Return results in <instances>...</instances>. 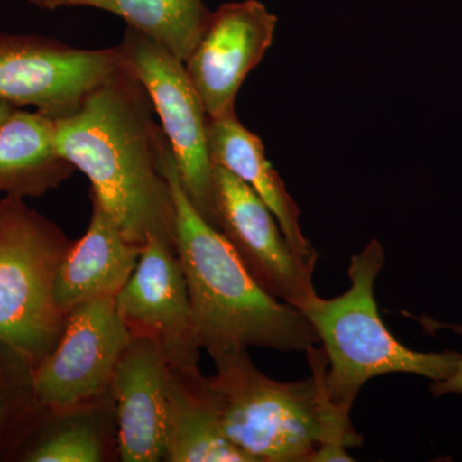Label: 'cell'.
<instances>
[{"label": "cell", "mask_w": 462, "mask_h": 462, "mask_svg": "<svg viewBox=\"0 0 462 462\" xmlns=\"http://www.w3.org/2000/svg\"><path fill=\"white\" fill-rule=\"evenodd\" d=\"M144 85L125 65L91 91L81 107L56 120V148L89 179L90 197L125 238L153 236L176 252V208L163 166L162 127Z\"/></svg>", "instance_id": "cell-1"}, {"label": "cell", "mask_w": 462, "mask_h": 462, "mask_svg": "<svg viewBox=\"0 0 462 462\" xmlns=\"http://www.w3.org/2000/svg\"><path fill=\"white\" fill-rule=\"evenodd\" d=\"M161 153L175 202L176 254L202 348L239 345L306 352L318 345V334L309 319L264 291L223 233L191 205L166 136Z\"/></svg>", "instance_id": "cell-2"}, {"label": "cell", "mask_w": 462, "mask_h": 462, "mask_svg": "<svg viewBox=\"0 0 462 462\" xmlns=\"http://www.w3.org/2000/svg\"><path fill=\"white\" fill-rule=\"evenodd\" d=\"M207 352L216 367L211 383L225 434L249 462H310L351 419L325 391L328 358L322 348L306 349L311 378L300 382L264 375L248 346L221 345Z\"/></svg>", "instance_id": "cell-3"}, {"label": "cell", "mask_w": 462, "mask_h": 462, "mask_svg": "<svg viewBox=\"0 0 462 462\" xmlns=\"http://www.w3.org/2000/svg\"><path fill=\"white\" fill-rule=\"evenodd\" d=\"M384 263L382 245L370 240L351 258L348 291L330 300L316 294L300 311L311 322L327 355L328 397L346 416L361 388L376 376L403 373L442 382L455 373L461 360L457 352L413 351L388 329L374 291Z\"/></svg>", "instance_id": "cell-4"}, {"label": "cell", "mask_w": 462, "mask_h": 462, "mask_svg": "<svg viewBox=\"0 0 462 462\" xmlns=\"http://www.w3.org/2000/svg\"><path fill=\"white\" fill-rule=\"evenodd\" d=\"M71 243L25 199H0V342L33 367L51 354L65 327L54 282Z\"/></svg>", "instance_id": "cell-5"}, {"label": "cell", "mask_w": 462, "mask_h": 462, "mask_svg": "<svg viewBox=\"0 0 462 462\" xmlns=\"http://www.w3.org/2000/svg\"><path fill=\"white\" fill-rule=\"evenodd\" d=\"M118 48L125 65L151 97L188 199L207 223L217 229L207 115L184 62L160 42L129 26Z\"/></svg>", "instance_id": "cell-6"}, {"label": "cell", "mask_w": 462, "mask_h": 462, "mask_svg": "<svg viewBox=\"0 0 462 462\" xmlns=\"http://www.w3.org/2000/svg\"><path fill=\"white\" fill-rule=\"evenodd\" d=\"M121 66L118 45L80 50L47 36L0 33V103L60 120Z\"/></svg>", "instance_id": "cell-7"}, {"label": "cell", "mask_w": 462, "mask_h": 462, "mask_svg": "<svg viewBox=\"0 0 462 462\" xmlns=\"http://www.w3.org/2000/svg\"><path fill=\"white\" fill-rule=\"evenodd\" d=\"M130 339L116 297L76 306L66 315L57 345L35 367L39 404L67 410L106 396Z\"/></svg>", "instance_id": "cell-8"}, {"label": "cell", "mask_w": 462, "mask_h": 462, "mask_svg": "<svg viewBox=\"0 0 462 462\" xmlns=\"http://www.w3.org/2000/svg\"><path fill=\"white\" fill-rule=\"evenodd\" d=\"M216 226L258 284L302 311L316 296L312 275L289 245L269 207L245 182L214 166Z\"/></svg>", "instance_id": "cell-9"}, {"label": "cell", "mask_w": 462, "mask_h": 462, "mask_svg": "<svg viewBox=\"0 0 462 462\" xmlns=\"http://www.w3.org/2000/svg\"><path fill=\"white\" fill-rule=\"evenodd\" d=\"M132 336L156 340L173 369H199L200 340L178 254L148 236L129 282L116 296Z\"/></svg>", "instance_id": "cell-10"}, {"label": "cell", "mask_w": 462, "mask_h": 462, "mask_svg": "<svg viewBox=\"0 0 462 462\" xmlns=\"http://www.w3.org/2000/svg\"><path fill=\"white\" fill-rule=\"evenodd\" d=\"M276 23L278 18L257 0L225 3L212 12L184 60L207 117L236 114L240 87L272 47Z\"/></svg>", "instance_id": "cell-11"}, {"label": "cell", "mask_w": 462, "mask_h": 462, "mask_svg": "<svg viewBox=\"0 0 462 462\" xmlns=\"http://www.w3.org/2000/svg\"><path fill=\"white\" fill-rule=\"evenodd\" d=\"M171 366L156 340L132 336L111 384L117 457L165 461Z\"/></svg>", "instance_id": "cell-12"}, {"label": "cell", "mask_w": 462, "mask_h": 462, "mask_svg": "<svg viewBox=\"0 0 462 462\" xmlns=\"http://www.w3.org/2000/svg\"><path fill=\"white\" fill-rule=\"evenodd\" d=\"M90 200L89 227L67 249L54 282V302L65 316L81 303L117 296L143 251L125 238L98 200Z\"/></svg>", "instance_id": "cell-13"}, {"label": "cell", "mask_w": 462, "mask_h": 462, "mask_svg": "<svg viewBox=\"0 0 462 462\" xmlns=\"http://www.w3.org/2000/svg\"><path fill=\"white\" fill-rule=\"evenodd\" d=\"M206 133L212 165L227 170L260 197L273 212L294 254L315 272L319 256L300 227V208L267 160L261 139L243 126L236 114L207 117Z\"/></svg>", "instance_id": "cell-14"}, {"label": "cell", "mask_w": 462, "mask_h": 462, "mask_svg": "<svg viewBox=\"0 0 462 462\" xmlns=\"http://www.w3.org/2000/svg\"><path fill=\"white\" fill-rule=\"evenodd\" d=\"M117 451L111 391L93 402L67 410L39 407L9 460L103 462Z\"/></svg>", "instance_id": "cell-15"}, {"label": "cell", "mask_w": 462, "mask_h": 462, "mask_svg": "<svg viewBox=\"0 0 462 462\" xmlns=\"http://www.w3.org/2000/svg\"><path fill=\"white\" fill-rule=\"evenodd\" d=\"M165 462H249L227 439L220 406L199 369H173Z\"/></svg>", "instance_id": "cell-16"}, {"label": "cell", "mask_w": 462, "mask_h": 462, "mask_svg": "<svg viewBox=\"0 0 462 462\" xmlns=\"http://www.w3.org/2000/svg\"><path fill=\"white\" fill-rule=\"evenodd\" d=\"M56 120L17 108L0 126V194L36 199L69 180L75 167L56 148Z\"/></svg>", "instance_id": "cell-17"}, {"label": "cell", "mask_w": 462, "mask_h": 462, "mask_svg": "<svg viewBox=\"0 0 462 462\" xmlns=\"http://www.w3.org/2000/svg\"><path fill=\"white\" fill-rule=\"evenodd\" d=\"M35 7L54 11L91 7L124 18L127 26L160 42L184 62L208 25L212 12L202 0H29Z\"/></svg>", "instance_id": "cell-18"}, {"label": "cell", "mask_w": 462, "mask_h": 462, "mask_svg": "<svg viewBox=\"0 0 462 462\" xmlns=\"http://www.w3.org/2000/svg\"><path fill=\"white\" fill-rule=\"evenodd\" d=\"M39 407L35 367L14 346L0 342V460H9Z\"/></svg>", "instance_id": "cell-19"}, {"label": "cell", "mask_w": 462, "mask_h": 462, "mask_svg": "<svg viewBox=\"0 0 462 462\" xmlns=\"http://www.w3.org/2000/svg\"><path fill=\"white\" fill-rule=\"evenodd\" d=\"M418 320L421 322L422 327L425 328L428 333H433V331L445 329L446 328V329L454 330L455 333L460 334L462 337V324H440V322L431 320L427 316L418 318ZM430 391L436 397L446 396V394H462V356L455 373L448 379L442 380V382H434Z\"/></svg>", "instance_id": "cell-20"}, {"label": "cell", "mask_w": 462, "mask_h": 462, "mask_svg": "<svg viewBox=\"0 0 462 462\" xmlns=\"http://www.w3.org/2000/svg\"><path fill=\"white\" fill-rule=\"evenodd\" d=\"M16 107L7 105V103H0V126L5 123V120L16 111Z\"/></svg>", "instance_id": "cell-21"}]
</instances>
